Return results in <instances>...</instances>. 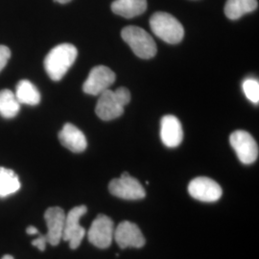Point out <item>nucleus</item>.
<instances>
[{
	"label": "nucleus",
	"mask_w": 259,
	"mask_h": 259,
	"mask_svg": "<svg viewBox=\"0 0 259 259\" xmlns=\"http://www.w3.org/2000/svg\"><path fill=\"white\" fill-rule=\"evenodd\" d=\"M78 56L77 48L70 44H62L51 49L45 60V68L53 81H60L66 74Z\"/></svg>",
	"instance_id": "1"
},
{
	"label": "nucleus",
	"mask_w": 259,
	"mask_h": 259,
	"mask_svg": "<svg viewBox=\"0 0 259 259\" xmlns=\"http://www.w3.org/2000/svg\"><path fill=\"white\" fill-rule=\"evenodd\" d=\"M131 101L128 89L121 87L116 91L107 90L100 94L95 108L96 114L102 120L110 121L118 118L124 113V108Z\"/></svg>",
	"instance_id": "2"
},
{
	"label": "nucleus",
	"mask_w": 259,
	"mask_h": 259,
	"mask_svg": "<svg viewBox=\"0 0 259 259\" xmlns=\"http://www.w3.org/2000/svg\"><path fill=\"white\" fill-rule=\"evenodd\" d=\"M150 26L153 33L167 44H179L185 36L182 23L175 17L164 12L154 14L150 19Z\"/></svg>",
	"instance_id": "3"
},
{
	"label": "nucleus",
	"mask_w": 259,
	"mask_h": 259,
	"mask_svg": "<svg viewBox=\"0 0 259 259\" xmlns=\"http://www.w3.org/2000/svg\"><path fill=\"white\" fill-rule=\"evenodd\" d=\"M121 36L139 58L151 59L157 54V45L144 29L138 26H127L122 30Z\"/></svg>",
	"instance_id": "4"
},
{
	"label": "nucleus",
	"mask_w": 259,
	"mask_h": 259,
	"mask_svg": "<svg viewBox=\"0 0 259 259\" xmlns=\"http://www.w3.org/2000/svg\"><path fill=\"white\" fill-rule=\"evenodd\" d=\"M88 211L85 205H78L73 207L65 215V228L63 239L69 243V247L75 250L79 248L85 236V230L80 225V220Z\"/></svg>",
	"instance_id": "5"
},
{
	"label": "nucleus",
	"mask_w": 259,
	"mask_h": 259,
	"mask_svg": "<svg viewBox=\"0 0 259 259\" xmlns=\"http://www.w3.org/2000/svg\"><path fill=\"white\" fill-rule=\"evenodd\" d=\"M230 142L243 164H251L258 157V145L246 131H235L230 137Z\"/></svg>",
	"instance_id": "6"
},
{
	"label": "nucleus",
	"mask_w": 259,
	"mask_h": 259,
	"mask_svg": "<svg viewBox=\"0 0 259 259\" xmlns=\"http://www.w3.org/2000/svg\"><path fill=\"white\" fill-rule=\"evenodd\" d=\"M109 190L117 198L131 201L140 200L146 196L144 187L127 172H124L118 179H113L109 185Z\"/></svg>",
	"instance_id": "7"
},
{
	"label": "nucleus",
	"mask_w": 259,
	"mask_h": 259,
	"mask_svg": "<svg viewBox=\"0 0 259 259\" xmlns=\"http://www.w3.org/2000/svg\"><path fill=\"white\" fill-rule=\"evenodd\" d=\"M114 224L110 217L100 214L93 221L89 232V241L99 249L109 248L113 240Z\"/></svg>",
	"instance_id": "8"
},
{
	"label": "nucleus",
	"mask_w": 259,
	"mask_h": 259,
	"mask_svg": "<svg viewBox=\"0 0 259 259\" xmlns=\"http://www.w3.org/2000/svg\"><path fill=\"white\" fill-rule=\"evenodd\" d=\"M115 73L105 65H97L91 70L83 85V93L90 95H100L110 89L115 81Z\"/></svg>",
	"instance_id": "9"
},
{
	"label": "nucleus",
	"mask_w": 259,
	"mask_h": 259,
	"mask_svg": "<svg viewBox=\"0 0 259 259\" xmlns=\"http://www.w3.org/2000/svg\"><path fill=\"white\" fill-rule=\"evenodd\" d=\"M188 192L192 198L204 203L216 202L223 194L221 186L206 177H199L192 180L188 185Z\"/></svg>",
	"instance_id": "10"
},
{
	"label": "nucleus",
	"mask_w": 259,
	"mask_h": 259,
	"mask_svg": "<svg viewBox=\"0 0 259 259\" xmlns=\"http://www.w3.org/2000/svg\"><path fill=\"white\" fill-rule=\"evenodd\" d=\"M113 239L121 249L126 248H142L145 245V238L139 227L129 221L121 222L114 229Z\"/></svg>",
	"instance_id": "11"
},
{
	"label": "nucleus",
	"mask_w": 259,
	"mask_h": 259,
	"mask_svg": "<svg viewBox=\"0 0 259 259\" xmlns=\"http://www.w3.org/2000/svg\"><path fill=\"white\" fill-rule=\"evenodd\" d=\"M65 215L64 209L59 206L49 207L45 213V219L48 229L46 234L48 244L57 246L63 239Z\"/></svg>",
	"instance_id": "12"
},
{
	"label": "nucleus",
	"mask_w": 259,
	"mask_h": 259,
	"mask_svg": "<svg viewBox=\"0 0 259 259\" xmlns=\"http://www.w3.org/2000/svg\"><path fill=\"white\" fill-rule=\"evenodd\" d=\"M160 139L162 143L169 148H176L184 139V131L176 116L168 114L160 122Z\"/></svg>",
	"instance_id": "13"
},
{
	"label": "nucleus",
	"mask_w": 259,
	"mask_h": 259,
	"mask_svg": "<svg viewBox=\"0 0 259 259\" xmlns=\"http://www.w3.org/2000/svg\"><path fill=\"white\" fill-rule=\"evenodd\" d=\"M59 139L63 146L73 153H82L88 147V141L81 130L71 123H66L59 133Z\"/></svg>",
	"instance_id": "14"
},
{
	"label": "nucleus",
	"mask_w": 259,
	"mask_h": 259,
	"mask_svg": "<svg viewBox=\"0 0 259 259\" xmlns=\"http://www.w3.org/2000/svg\"><path fill=\"white\" fill-rule=\"evenodd\" d=\"M146 9L147 0H115L111 3L112 12L125 19L140 16Z\"/></svg>",
	"instance_id": "15"
},
{
	"label": "nucleus",
	"mask_w": 259,
	"mask_h": 259,
	"mask_svg": "<svg viewBox=\"0 0 259 259\" xmlns=\"http://www.w3.org/2000/svg\"><path fill=\"white\" fill-rule=\"evenodd\" d=\"M257 7V0H227L224 11L228 19L236 20L244 15L255 11Z\"/></svg>",
	"instance_id": "16"
},
{
	"label": "nucleus",
	"mask_w": 259,
	"mask_h": 259,
	"mask_svg": "<svg viewBox=\"0 0 259 259\" xmlns=\"http://www.w3.org/2000/svg\"><path fill=\"white\" fill-rule=\"evenodd\" d=\"M15 95L19 104L36 106L40 102V93L37 88L28 80H21L17 84Z\"/></svg>",
	"instance_id": "17"
},
{
	"label": "nucleus",
	"mask_w": 259,
	"mask_h": 259,
	"mask_svg": "<svg viewBox=\"0 0 259 259\" xmlns=\"http://www.w3.org/2000/svg\"><path fill=\"white\" fill-rule=\"evenodd\" d=\"M18 175L11 169L0 167V198L15 194L20 189Z\"/></svg>",
	"instance_id": "18"
},
{
	"label": "nucleus",
	"mask_w": 259,
	"mask_h": 259,
	"mask_svg": "<svg viewBox=\"0 0 259 259\" xmlns=\"http://www.w3.org/2000/svg\"><path fill=\"white\" fill-rule=\"evenodd\" d=\"M19 104L15 93L10 90L0 92V115L4 118H13L19 113Z\"/></svg>",
	"instance_id": "19"
},
{
	"label": "nucleus",
	"mask_w": 259,
	"mask_h": 259,
	"mask_svg": "<svg viewBox=\"0 0 259 259\" xmlns=\"http://www.w3.org/2000/svg\"><path fill=\"white\" fill-rule=\"evenodd\" d=\"M243 92L246 97L253 104H258L259 102V83L257 80L249 78L243 82Z\"/></svg>",
	"instance_id": "20"
},
{
	"label": "nucleus",
	"mask_w": 259,
	"mask_h": 259,
	"mask_svg": "<svg viewBox=\"0 0 259 259\" xmlns=\"http://www.w3.org/2000/svg\"><path fill=\"white\" fill-rule=\"evenodd\" d=\"M11 57L9 48L5 46H0V71L7 65Z\"/></svg>",
	"instance_id": "21"
},
{
	"label": "nucleus",
	"mask_w": 259,
	"mask_h": 259,
	"mask_svg": "<svg viewBox=\"0 0 259 259\" xmlns=\"http://www.w3.org/2000/svg\"><path fill=\"white\" fill-rule=\"evenodd\" d=\"M47 244H48V241H47V235H42L39 233H38V237L35 240L32 241V245L35 246L37 250H39L40 251L46 250Z\"/></svg>",
	"instance_id": "22"
},
{
	"label": "nucleus",
	"mask_w": 259,
	"mask_h": 259,
	"mask_svg": "<svg viewBox=\"0 0 259 259\" xmlns=\"http://www.w3.org/2000/svg\"><path fill=\"white\" fill-rule=\"evenodd\" d=\"M26 232H27V234H29V235H35V234H38L39 233L38 231H37V228L33 227V226L28 227L27 229H26Z\"/></svg>",
	"instance_id": "23"
},
{
	"label": "nucleus",
	"mask_w": 259,
	"mask_h": 259,
	"mask_svg": "<svg viewBox=\"0 0 259 259\" xmlns=\"http://www.w3.org/2000/svg\"><path fill=\"white\" fill-rule=\"evenodd\" d=\"M56 2H58V3H61V4H65V3H68V2H70L71 0H55Z\"/></svg>",
	"instance_id": "24"
},
{
	"label": "nucleus",
	"mask_w": 259,
	"mask_h": 259,
	"mask_svg": "<svg viewBox=\"0 0 259 259\" xmlns=\"http://www.w3.org/2000/svg\"><path fill=\"white\" fill-rule=\"evenodd\" d=\"M1 259H14V257H13L12 255H10V254H6V255H4Z\"/></svg>",
	"instance_id": "25"
}]
</instances>
